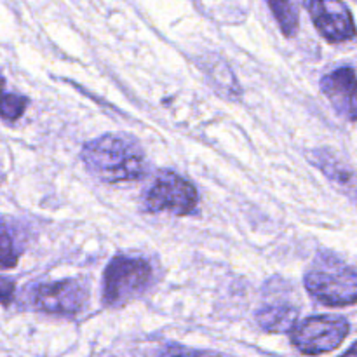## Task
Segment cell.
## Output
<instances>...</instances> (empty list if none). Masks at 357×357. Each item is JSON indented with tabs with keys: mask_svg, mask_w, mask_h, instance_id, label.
I'll list each match as a JSON object with an SVG mask.
<instances>
[{
	"mask_svg": "<svg viewBox=\"0 0 357 357\" xmlns=\"http://www.w3.org/2000/svg\"><path fill=\"white\" fill-rule=\"evenodd\" d=\"M183 357H220L216 354H209V352H197V351H187Z\"/></svg>",
	"mask_w": 357,
	"mask_h": 357,
	"instance_id": "cell-17",
	"label": "cell"
},
{
	"mask_svg": "<svg viewBox=\"0 0 357 357\" xmlns=\"http://www.w3.org/2000/svg\"><path fill=\"white\" fill-rule=\"evenodd\" d=\"M298 321V309L286 300H274L257 312V323L267 333H291Z\"/></svg>",
	"mask_w": 357,
	"mask_h": 357,
	"instance_id": "cell-10",
	"label": "cell"
},
{
	"mask_svg": "<svg viewBox=\"0 0 357 357\" xmlns=\"http://www.w3.org/2000/svg\"><path fill=\"white\" fill-rule=\"evenodd\" d=\"M199 201L197 190L188 180L173 171H160L145 194V208L150 213L190 215Z\"/></svg>",
	"mask_w": 357,
	"mask_h": 357,
	"instance_id": "cell-5",
	"label": "cell"
},
{
	"mask_svg": "<svg viewBox=\"0 0 357 357\" xmlns=\"http://www.w3.org/2000/svg\"><path fill=\"white\" fill-rule=\"evenodd\" d=\"M303 282L310 296L328 307L357 303V271L331 253L317 255Z\"/></svg>",
	"mask_w": 357,
	"mask_h": 357,
	"instance_id": "cell-2",
	"label": "cell"
},
{
	"mask_svg": "<svg viewBox=\"0 0 357 357\" xmlns=\"http://www.w3.org/2000/svg\"><path fill=\"white\" fill-rule=\"evenodd\" d=\"M86 289L79 281L65 279L58 282L38 284L33 289L31 302L37 310L58 316H73L80 312L86 303Z\"/></svg>",
	"mask_w": 357,
	"mask_h": 357,
	"instance_id": "cell-7",
	"label": "cell"
},
{
	"mask_svg": "<svg viewBox=\"0 0 357 357\" xmlns=\"http://www.w3.org/2000/svg\"><path fill=\"white\" fill-rule=\"evenodd\" d=\"M206 70V73L209 75L211 82L218 87L220 93H223V96H229L232 100L241 96V87L237 82L236 75L232 73L230 66L227 65L223 59L220 58H206V65L202 66Z\"/></svg>",
	"mask_w": 357,
	"mask_h": 357,
	"instance_id": "cell-11",
	"label": "cell"
},
{
	"mask_svg": "<svg viewBox=\"0 0 357 357\" xmlns=\"http://www.w3.org/2000/svg\"><path fill=\"white\" fill-rule=\"evenodd\" d=\"M86 169L105 183L142 180L149 173V162L142 146L129 136L105 135L82 146Z\"/></svg>",
	"mask_w": 357,
	"mask_h": 357,
	"instance_id": "cell-1",
	"label": "cell"
},
{
	"mask_svg": "<svg viewBox=\"0 0 357 357\" xmlns=\"http://www.w3.org/2000/svg\"><path fill=\"white\" fill-rule=\"evenodd\" d=\"M187 349L180 347V345H160V347L152 349L150 352H146L143 357H183Z\"/></svg>",
	"mask_w": 357,
	"mask_h": 357,
	"instance_id": "cell-15",
	"label": "cell"
},
{
	"mask_svg": "<svg viewBox=\"0 0 357 357\" xmlns=\"http://www.w3.org/2000/svg\"><path fill=\"white\" fill-rule=\"evenodd\" d=\"M28 100L21 94L14 93H0V117L3 121L14 122L24 114Z\"/></svg>",
	"mask_w": 357,
	"mask_h": 357,
	"instance_id": "cell-14",
	"label": "cell"
},
{
	"mask_svg": "<svg viewBox=\"0 0 357 357\" xmlns=\"http://www.w3.org/2000/svg\"><path fill=\"white\" fill-rule=\"evenodd\" d=\"M321 91L333 110L349 122L357 121V75L351 66H342L321 79Z\"/></svg>",
	"mask_w": 357,
	"mask_h": 357,
	"instance_id": "cell-8",
	"label": "cell"
},
{
	"mask_svg": "<svg viewBox=\"0 0 357 357\" xmlns=\"http://www.w3.org/2000/svg\"><path fill=\"white\" fill-rule=\"evenodd\" d=\"M310 160L316 167H319L324 174L328 176V180L342 192V194L349 195L352 201L357 202V173L349 166L347 162H344L342 159H338L335 153H331L326 149H317L310 153Z\"/></svg>",
	"mask_w": 357,
	"mask_h": 357,
	"instance_id": "cell-9",
	"label": "cell"
},
{
	"mask_svg": "<svg viewBox=\"0 0 357 357\" xmlns=\"http://www.w3.org/2000/svg\"><path fill=\"white\" fill-rule=\"evenodd\" d=\"M340 357H357V342L354 345H352L351 349H349L347 352H345L344 356H340Z\"/></svg>",
	"mask_w": 357,
	"mask_h": 357,
	"instance_id": "cell-18",
	"label": "cell"
},
{
	"mask_svg": "<svg viewBox=\"0 0 357 357\" xmlns=\"http://www.w3.org/2000/svg\"><path fill=\"white\" fill-rule=\"evenodd\" d=\"M279 28L286 37H295L298 30V9L295 0H267Z\"/></svg>",
	"mask_w": 357,
	"mask_h": 357,
	"instance_id": "cell-12",
	"label": "cell"
},
{
	"mask_svg": "<svg viewBox=\"0 0 357 357\" xmlns=\"http://www.w3.org/2000/svg\"><path fill=\"white\" fill-rule=\"evenodd\" d=\"M349 330L347 319L340 316H312L296 323L291 330V344L302 354H326L340 347Z\"/></svg>",
	"mask_w": 357,
	"mask_h": 357,
	"instance_id": "cell-4",
	"label": "cell"
},
{
	"mask_svg": "<svg viewBox=\"0 0 357 357\" xmlns=\"http://www.w3.org/2000/svg\"><path fill=\"white\" fill-rule=\"evenodd\" d=\"M14 291H16L14 282L7 278H0V305H9L14 298Z\"/></svg>",
	"mask_w": 357,
	"mask_h": 357,
	"instance_id": "cell-16",
	"label": "cell"
},
{
	"mask_svg": "<svg viewBox=\"0 0 357 357\" xmlns=\"http://www.w3.org/2000/svg\"><path fill=\"white\" fill-rule=\"evenodd\" d=\"M3 84H6V80H3V77L2 75H0V93H3Z\"/></svg>",
	"mask_w": 357,
	"mask_h": 357,
	"instance_id": "cell-19",
	"label": "cell"
},
{
	"mask_svg": "<svg viewBox=\"0 0 357 357\" xmlns=\"http://www.w3.org/2000/svg\"><path fill=\"white\" fill-rule=\"evenodd\" d=\"M20 260V250H17L14 237L6 223H0V268H13Z\"/></svg>",
	"mask_w": 357,
	"mask_h": 357,
	"instance_id": "cell-13",
	"label": "cell"
},
{
	"mask_svg": "<svg viewBox=\"0 0 357 357\" xmlns=\"http://www.w3.org/2000/svg\"><path fill=\"white\" fill-rule=\"evenodd\" d=\"M153 271L142 258L115 257L105 268L103 303L119 307L142 295L152 284Z\"/></svg>",
	"mask_w": 357,
	"mask_h": 357,
	"instance_id": "cell-3",
	"label": "cell"
},
{
	"mask_svg": "<svg viewBox=\"0 0 357 357\" xmlns=\"http://www.w3.org/2000/svg\"><path fill=\"white\" fill-rule=\"evenodd\" d=\"M305 7L317 31L328 42L338 44L356 37L354 17L342 0H305Z\"/></svg>",
	"mask_w": 357,
	"mask_h": 357,
	"instance_id": "cell-6",
	"label": "cell"
}]
</instances>
